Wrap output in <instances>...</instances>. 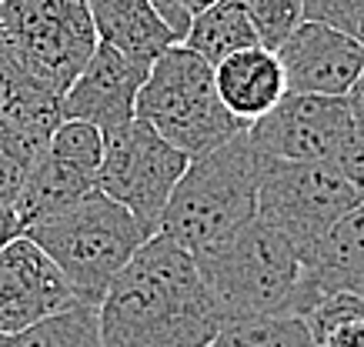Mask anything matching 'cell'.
I'll list each match as a JSON object with an SVG mask.
<instances>
[{
	"instance_id": "cell-2",
	"label": "cell",
	"mask_w": 364,
	"mask_h": 347,
	"mask_svg": "<svg viewBox=\"0 0 364 347\" xmlns=\"http://www.w3.org/2000/svg\"><path fill=\"white\" fill-rule=\"evenodd\" d=\"M194 260L224 324L247 317H308L314 307L301 250L261 217Z\"/></svg>"
},
{
	"instance_id": "cell-9",
	"label": "cell",
	"mask_w": 364,
	"mask_h": 347,
	"mask_svg": "<svg viewBox=\"0 0 364 347\" xmlns=\"http://www.w3.org/2000/svg\"><path fill=\"white\" fill-rule=\"evenodd\" d=\"M358 111L351 97H318V94H284L274 111L247 127L254 154L264 160L314 164L331 160L344 137L351 134Z\"/></svg>"
},
{
	"instance_id": "cell-19",
	"label": "cell",
	"mask_w": 364,
	"mask_h": 347,
	"mask_svg": "<svg viewBox=\"0 0 364 347\" xmlns=\"http://www.w3.org/2000/svg\"><path fill=\"white\" fill-rule=\"evenodd\" d=\"M314 347H364V297L331 294L304 317Z\"/></svg>"
},
{
	"instance_id": "cell-10",
	"label": "cell",
	"mask_w": 364,
	"mask_h": 347,
	"mask_svg": "<svg viewBox=\"0 0 364 347\" xmlns=\"http://www.w3.org/2000/svg\"><path fill=\"white\" fill-rule=\"evenodd\" d=\"M80 304L64 274L31 237L0 247V337L21 334L47 317Z\"/></svg>"
},
{
	"instance_id": "cell-21",
	"label": "cell",
	"mask_w": 364,
	"mask_h": 347,
	"mask_svg": "<svg viewBox=\"0 0 364 347\" xmlns=\"http://www.w3.org/2000/svg\"><path fill=\"white\" fill-rule=\"evenodd\" d=\"M47 150L54 157H60L64 164H70L74 170L87 174L97 184V170H100V160H104V134L97 127H90L84 121H64L54 131Z\"/></svg>"
},
{
	"instance_id": "cell-17",
	"label": "cell",
	"mask_w": 364,
	"mask_h": 347,
	"mask_svg": "<svg viewBox=\"0 0 364 347\" xmlns=\"http://www.w3.org/2000/svg\"><path fill=\"white\" fill-rule=\"evenodd\" d=\"M254 44H261V40L254 34L241 0H218V4L204 7L200 13H194L188 34L181 40V47L194 50L200 60H208L210 67H218L224 57H231Z\"/></svg>"
},
{
	"instance_id": "cell-12",
	"label": "cell",
	"mask_w": 364,
	"mask_h": 347,
	"mask_svg": "<svg viewBox=\"0 0 364 347\" xmlns=\"http://www.w3.org/2000/svg\"><path fill=\"white\" fill-rule=\"evenodd\" d=\"M147 70L151 64L134 60L107 44H97L77 80L60 97L64 121H84L97 127L100 134H111L124 123H131Z\"/></svg>"
},
{
	"instance_id": "cell-3",
	"label": "cell",
	"mask_w": 364,
	"mask_h": 347,
	"mask_svg": "<svg viewBox=\"0 0 364 347\" xmlns=\"http://www.w3.org/2000/svg\"><path fill=\"white\" fill-rule=\"evenodd\" d=\"M257 217V154L247 131L208 154L191 157L167 201L157 234L191 258L218 247Z\"/></svg>"
},
{
	"instance_id": "cell-24",
	"label": "cell",
	"mask_w": 364,
	"mask_h": 347,
	"mask_svg": "<svg viewBox=\"0 0 364 347\" xmlns=\"http://www.w3.org/2000/svg\"><path fill=\"white\" fill-rule=\"evenodd\" d=\"M304 21L324 23L364 47V0H304Z\"/></svg>"
},
{
	"instance_id": "cell-5",
	"label": "cell",
	"mask_w": 364,
	"mask_h": 347,
	"mask_svg": "<svg viewBox=\"0 0 364 347\" xmlns=\"http://www.w3.org/2000/svg\"><path fill=\"white\" fill-rule=\"evenodd\" d=\"M134 117L154 127L167 144L188 157L208 154L247 131L218 97L214 67L181 44L167 47L151 64Z\"/></svg>"
},
{
	"instance_id": "cell-8",
	"label": "cell",
	"mask_w": 364,
	"mask_h": 347,
	"mask_svg": "<svg viewBox=\"0 0 364 347\" xmlns=\"http://www.w3.org/2000/svg\"><path fill=\"white\" fill-rule=\"evenodd\" d=\"M191 157L171 147L154 127L134 117L104 134V160L97 170V191L131 211L147 231L157 234L161 214L174 194Z\"/></svg>"
},
{
	"instance_id": "cell-18",
	"label": "cell",
	"mask_w": 364,
	"mask_h": 347,
	"mask_svg": "<svg viewBox=\"0 0 364 347\" xmlns=\"http://www.w3.org/2000/svg\"><path fill=\"white\" fill-rule=\"evenodd\" d=\"M0 347H100L97 307L74 304L21 334H4Z\"/></svg>"
},
{
	"instance_id": "cell-26",
	"label": "cell",
	"mask_w": 364,
	"mask_h": 347,
	"mask_svg": "<svg viewBox=\"0 0 364 347\" xmlns=\"http://www.w3.org/2000/svg\"><path fill=\"white\" fill-rule=\"evenodd\" d=\"M14 237H21V224H17V217H14L11 207L0 204V247H7Z\"/></svg>"
},
{
	"instance_id": "cell-16",
	"label": "cell",
	"mask_w": 364,
	"mask_h": 347,
	"mask_svg": "<svg viewBox=\"0 0 364 347\" xmlns=\"http://www.w3.org/2000/svg\"><path fill=\"white\" fill-rule=\"evenodd\" d=\"M90 191H97V184L87 174H80L70 164H64L60 157L44 150V154L37 157V164L31 167L27 180H23L21 197L14 204V217L21 224V234L31 224H37V221H44L50 214L70 207V204L80 201Z\"/></svg>"
},
{
	"instance_id": "cell-25",
	"label": "cell",
	"mask_w": 364,
	"mask_h": 347,
	"mask_svg": "<svg viewBox=\"0 0 364 347\" xmlns=\"http://www.w3.org/2000/svg\"><path fill=\"white\" fill-rule=\"evenodd\" d=\"M334 170L348 180V187L354 191L358 204H364V117L358 114L351 134L344 137V144L338 147V154L331 157Z\"/></svg>"
},
{
	"instance_id": "cell-14",
	"label": "cell",
	"mask_w": 364,
	"mask_h": 347,
	"mask_svg": "<svg viewBox=\"0 0 364 347\" xmlns=\"http://www.w3.org/2000/svg\"><path fill=\"white\" fill-rule=\"evenodd\" d=\"M314 304L331 294L364 297V204L351 207L304 258Z\"/></svg>"
},
{
	"instance_id": "cell-11",
	"label": "cell",
	"mask_w": 364,
	"mask_h": 347,
	"mask_svg": "<svg viewBox=\"0 0 364 347\" xmlns=\"http://www.w3.org/2000/svg\"><path fill=\"white\" fill-rule=\"evenodd\" d=\"M274 54L284 67L287 94L351 97L364 77V47L314 21H301Z\"/></svg>"
},
{
	"instance_id": "cell-28",
	"label": "cell",
	"mask_w": 364,
	"mask_h": 347,
	"mask_svg": "<svg viewBox=\"0 0 364 347\" xmlns=\"http://www.w3.org/2000/svg\"><path fill=\"white\" fill-rule=\"evenodd\" d=\"M210 4H218V0H184V7L191 11V17H194V13H200L204 7H210Z\"/></svg>"
},
{
	"instance_id": "cell-13",
	"label": "cell",
	"mask_w": 364,
	"mask_h": 347,
	"mask_svg": "<svg viewBox=\"0 0 364 347\" xmlns=\"http://www.w3.org/2000/svg\"><path fill=\"white\" fill-rule=\"evenodd\" d=\"M214 87L234 121L251 127L281 104V97L287 94V80L274 50L254 44L224 57L214 67Z\"/></svg>"
},
{
	"instance_id": "cell-1",
	"label": "cell",
	"mask_w": 364,
	"mask_h": 347,
	"mask_svg": "<svg viewBox=\"0 0 364 347\" xmlns=\"http://www.w3.org/2000/svg\"><path fill=\"white\" fill-rule=\"evenodd\" d=\"M100 347H208L224 314L198 260L154 234L121 268L97 307Z\"/></svg>"
},
{
	"instance_id": "cell-15",
	"label": "cell",
	"mask_w": 364,
	"mask_h": 347,
	"mask_svg": "<svg viewBox=\"0 0 364 347\" xmlns=\"http://www.w3.org/2000/svg\"><path fill=\"white\" fill-rule=\"evenodd\" d=\"M97 44H107L121 54L154 64L167 47L177 44L171 27L151 0H87Z\"/></svg>"
},
{
	"instance_id": "cell-22",
	"label": "cell",
	"mask_w": 364,
	"mask_h": 347,
	"mask_svg": "<svg viewBox=\"0 0 364 347\" xmlns=\"http://www.w3.org/2000/svg\"><path fill=\"white\" fill-rule=\"evenodd\" d=\"M261 47L277 50L304 21V0H241Z\"/></svg>"
},
{
	"instance_id": "cell-27",
	"label": "cell",
	"mask_w": 364,
	"mask_h": 347,
	"mask_svg": "<svg viewBox=\"0 0 364 347\" xmlns=\"http://www.w3.org/2000/svg\"><path fill=\"white\" fill-rule=\"evenodd\" d=\"M351 104H354V111H358V114L364 117V77L358 80V87L351 90Z\"/></svg>"
},
{
	"instance_id": "cell-23",
	"label": "cell",
	"mask_w": 364,
	"mask_h": 347,
	"mask_svg": "<svg viewBox=\"0 0 364 347\" xmlns=\"http://www.w3.org/2000/svg\"><path fill=\"white\" fill-rule=\"evenodd\" d=\"M33 164H37V157L0 123V204L4 207L14 211V204L21 197L23 180H27Z\"/></svg>"
},
{
	"instance_id": "cell-20",
	"label": "cell",
	"mask_w": 364,
	"mask_h": 347,
	"mask_svg": "<svg viewBox=\"0 0 364 347\" xmlns=\"http://www.w3.org/2000/svg\"><path fill=\"white\" fill-rule=\"evenodd\" d=\"M208 347H314L304 317H247L228 321Z\"/></svg>"
},
{
	"instance_id": "cell-4",
	"label": "cell",
	"mask_w": 364,
	"mask_h": 347,
	"mask_svg": "<svg viewBox=\"0 0 364 347\" xmlns=\"http://www.w3.org/2000/svg\"><path fill=\"white\" fill-rule=\"evenodd\" d=\"M23 237H31L54 260L80 304L100 307L114 277L141 250L144 241L154 237V231H147L111 197L90 191L70 207L31 224Z\"/></svg>"
},
{
	"instance_id": "cell-7",
	"label": "cell",
	"mask_w": 364,
	"mask_h": 347,
	"mask_svg": "<svg viewBox=\"0 0 364 347\" xmlns=\"http://www.w3.org/2000/svg\"><path fill=\"white\" fill-rule=\"evenodd\" d=\"M351 207H358V197L331 160L291 164L257 157V217L277 227L301 258H308Z\"/></svg>"
},
{
	"instance_id": "cell-6",
	"label": "cell",
	"mask_w": 364,
	"mask_h": 347,
	"mask_svg": "<svg viewBox=\"0 0 364 347\" xmlns=\"http://www.w3.org/2000/svg\"><path fill=\"white\" fill-rule=\"evenodd\" d=\"M0 47L31 80L64 97L97 50L87 0H0Z\"/></svg>"
}]
</instances>
